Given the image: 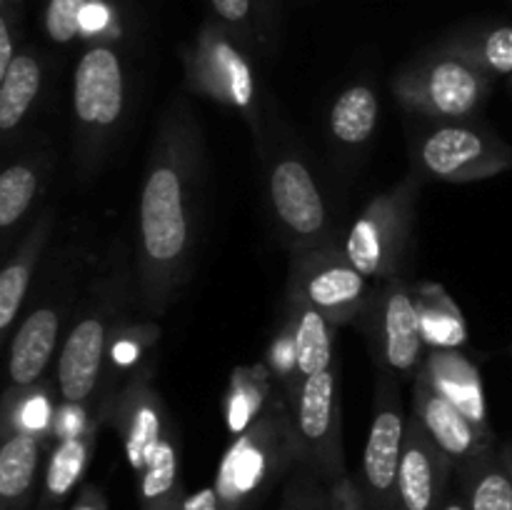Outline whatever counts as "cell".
Returning <instances> with one entry per match:
<instances>
[{"mask_svg":"<svg viewBox=\"0 0 512 510\" xmlns=\"http://www.w3.org/2000/svg\"><path fill=\"white\" fill-rule=\"evenodd\" d=\"M195 150V125L188 105L180 103L158 133L140 193V273L145 298L155 310L178 285L193 245Z\"/></svg>","mask_w":512,"mask_h":510,"instance_id":"cell-1","label":"cell"},{"mask_svg":"<svg viewBox=\"0 0 512 510\" xmlns=\"http://www.w3.org/2000/svg\"><path fill=\"white\" fill-rule=\"evenodd\" d=\"M285 460L283 433L273 425H253L220 463L215 488L223 510H248L283 470Z\"/></svg>","mask_w":512,"mask_h":510,"instance_id":"cell-2","label":"cell"},{"mask_svg":"<svg viewBox=\"0 0 512 510\" xmlns=\"http://www.w3.org/2000/svg\"><path fill=\"white\" fill-rule=\"evenodd\" d=\"M420 160L433 178L465 183L512 170V148L495 135L465 125H443L423 140Z\"/></svg>","mask_w":512,"mask_h":510,"instance_id":"cell-3","label":"cell"},{"mask_svg":"<svg viewBox=\"0 0 512 510\" xmlns=\"http://www.w3.org/2000/svg\"><path fill=\"white\" fill-rule=\"evenodd\" d=\"M295 438L308 470L320 480L345 473L338 443V400H335V373L308 375L298 390L295 405Z\"/></svg>","mask_w":512,"mask_h":510,"instance_id":"cell-4","label":"cell"},{"mask_svg":"<svg viewBox=\"0 0 512 510\" xmlns=\"http://www.w3.org/2000/svg\"><path fill=\"white\" fill-rule=\"evenodd\" d=\"M405 433L408 423L403 408L395 398V390L385 388L378 393L360 470V488L373 510H398V473Z\"/></svg>","mask_w":512,"mask_h":510,"instance_id":"cell-5","label":"cell"},{"mask_svg":"<svg viewBox=\"0 0 512 510\" xmlns=\"http://www.w3.org/2000/svg\"><path fill=\"white\" fill-rule=\"evenodd\" d=\"M408 223V193L375 198L350 228L345 240V260L365 278L388 275L398 263Z\"/></svg>","mask_w":512,"mask_h":510,"instance_id":"cell-6","label":"cell"},{"mask_svg":"<svg viewBox=\"0 0 512 510\" xmlns=\"http://www.w3.org/2000/svg\"><path fill=\"white\" fill-rule=\"evenodd\" d=\"M125 108V78L120 58L110 48H90L75 65L73 110L83 135L98 140L120 120Z\"/></svg>","mask_w":512,"mask_h":510,"instance_id":"cell-7","label":"cell"},{"mask_svg":"<svg viewBox=\"0 0 512 510\" xmlns=\"http://www.w3.org/2000/svg\"><path fill=\"white\" fill-rule=\"evenodd\" d=\"M415 420L430 443L455 465H468L483 453H488L490 430L475 425L460 408H455L448 398L438 393L428 380L420 375L415 383Z\"/></svg>","mask_w":512,"mask_h":510,"instance_id":"cell-8","label":"cell"},{"mask_svg":"<svg viewBox=\"0 0 512 510\" xmlns=\"http://www.w3.org/2000/svg\"><path fill=\"white\" fill-rule=\"evenodd\" d=\"M488 93L483 73L463 60H438L413 85H403L400 95L425 113L448 120L468 118Z\"/></svg>","mask_w":512,"mask_h":510,"instance_id":"cell-9","label":"cell"},{"mask_svg":"<svg viewBox=\"0 0 512 510\" xmlns=\"http://www.w3.org/2000/svg\"><path fill=\"white\" fill-rule=\"evenodd\" d=\"M270 200L275 215L290 235L308 240L323 233L328 213L323 195L303 160L283 158L275 163L270 173Z\"/></svg>","mask_w":512,"mask_h":510,"instance_id":"cell-10","label":"cell"},{"mask_svg":"<svg viewBox=\"0 0 512 510\" xmlns=\"http://www.w3.org/2000/svg\"><path fill=\"white\" fill-rule=\"evenodd\" d=\"M105 343H108V328L103 313L78 320L65 338L58 360V390L68 405H83L93 398L95 385L103 373Z\"/></svg>","mask_w":512,"mask_h":510,"instance_id":"cell-11","label":"cell"},{"mask_svg":"<svg viewBox=\"0 0 512 510\" xmlns=\"http://www.w3.org/2000/svg\"><path fill=\"white\" fill-rule=\"evenodd\" d=\"M450 460L410 418L398 473V510H440Z\"/></svg>","mask_w":512,"mask_h":510,"instance_id":"cell-12","label":"cell"},{"mask_svg":"<svg viewBox=\"0 0 512 510\" xmlns=\"http://www.w3.org/2000/svg\"><path fill=\"white\" fill-rule=\"evenodd\" d=\"M425 330L423 313L400 280L385 293L383 308V358L395 375H408L423 363Z\"/></svg>","mask_w":512,"mask_h":510,"instance_id":"cell-13","label":"cell"},{"mask_svg":"<svg viewBox=\"0 0 512 510\" xmlns=\"http://www.w3.org/2000/svg\"><path fill=\"white\" fill-rule=\"evenodd\" d=\"M118 415L125 458H128L130 468L140 475L153 450L158 448L163 435L168 433L163 418V400L148 383L135 380L128 393H125Z\"/></svg>","mask_w":512,"mask_h":510,"instance_id":"cell-14","label":"cell"},{"mask_svg":"<svg viewBox=\"0 0 512 510\" xmlns=\"http://www.w3.org/2000/svg\"><path fill=\"white\" fill-rule=\"evenodd\" d=\"M60 333V313L55 308H35L15 330L10 343L8 373L13 388H28L48 368Z\"/></svg>","mask_w":512,"mask_h":510,"instance_id":"cell-15","label":"cell"},{"mask_svg":"<svg viewBox=\"0 0 512 510\" xmlns=\"http://www.w3.org/2000/svg\"><path fill=\"white\" fill-rule=\"evenodd\" d=\"M420 375L438 390L443 398H448L455 408L463 410L475 425L488 428V408H485L483 380L478 368L463 355L453 350H435L430 358H425Z\"/></svg>","mask_w":512,"mask_h":510,"instance_id":"cell-16","label":"cell"},{"mask_svg":"<svg viewBox=\"0 0 512 510\" xmlns=\"http://www.w3.org/2000/svg\"><path fill=\"white\" fill-rule=\"evenodd\" d=\"M365 288V275L348 260H328L305 278L303 300L320 310L330 323H345L360 308Z\"/></svg>","mask_w":512,"mask_h":510,"instance_id":"cell-17","label":"cell"},{"mask_svg":"<svg viewBox=\"0 0 512 510\" xmlns=\"http://www.w3.org/2000/svg\"><path fill=\"white\" fill-rule=\"evenodd\" d=\"M40 468L35 430L18 428L0 448V510H28Z\"/></svg>","mask_w":512,"mask_h":510,"instance_id":"cell-18","label":"cell"},{"mask_svg":"<svg viewBox=\"0 0 512 510\" xmlns=\"http://www.w3.org/2000/svg\"><path fill=\"white\" fill-rule=\"evenodd\" d=\"M90 455H93V435L88 430L83 433L60 438L55 445L53 455L48 460L43 480V498H40L38 510H60L65 498L78 488L88 470Z\"/></svg>","mask_w":512,"mask_h":510,"instance_id":"cell-19","label":"cell"},{"mask_svg":"<svg viewBox=\"0 0 512 510\" xmlns=\"http://www.w3.org/2000/svg\"><path fill=\"white\" fill-rule=\"evenodd\" d=\"M138 500L140 510H178L183 503L178 440L170 433L163 435L138 475Z\"/></svg>","mask_w":512,"mask_h":510,"instance_id":"cell-20","label":"cell"},{"mask_svg":"<svg viewBox=\"0 0 512 510\" xmlns=\"http://www.w3.org/2000/svg\"><path fill=\"white\" fill-rule=\"evenodd\" d=\"M48 228L50 218L45 215L30 230V235L23 240L18 253L8 260V265L0 273V333H8L13 320L18 318L20 305H23L25 295H28L30 278H33V265L38 260L40 250H43L45 238H48Z\"/></svg>","mask_w":512,"mask_h":510,"instance_id":"cell-21","label":"cell"},{"mask_svg":"<svg viewBox=\"0 0 512 510\" xmlns=\"http://www.w3.org/2000/svg\"><path fill=\"white\" fill-rule=\"evenodd\" d=\"M43 83L40 63L28 53L15 55L8 73L0 78V130L13 133L23 118L28 115L30 105L35 103Z\"/></svg>","mask_w":512,"mask_h":510,"instance_id":"cell-22","label":"cell"},{"mask_svg":"<svg viewBox=\"0 0 512 510\" xmlns=\"http://www.w3.org/2000/svg\"><path fill=\"white\" fill-rule=\"evenodd\" d=\"M463 498L468 510H512V478L493 450L465 465Z\"/></svg>","mask_w":512,"mask_h":510,"instance_id":"cell-23","label":"cell"},{"mask_svg":"<svg viewBox=\"0 0 512 510\" xmlns=\"http://www.w3.org/2000/svg\"><path fill=\"white\" fill-rule=\"evenodd\" d=\"M330 320L320 310L300 303L298 323L293 335V360L303 378L330 370L333 363V338H330Z\"/></svg>","mask_w":512,"mask_h":510,"instance_id":"cell-24","label":"cell"},{"mask_svg":"<svg viewBox=\"0 0 512 510\" xmlns=\"http://www.w3.org/2000/svg\"><path fill=\"white\" fill-rule=\"evenodd\" d=\"M378 125V98L368 85L343 90L330 110V130L345 145H363Z\"/></svg>","mask_w":512,"mask_h":510,"instance_id":"cell-25","label":"cell"},{"mask_svg":"<svg viewBox=\"0 0 512 510\" xmlns=\"http://www.w3.org/2000/svg\"><path fill=\"white\" fill-rule=\"evenodd\" d=\"M210 78L213 83L208 85L210 90H215L223 98H230L235 105L245 108L253 98V78H250V70L245 65V60L230 48L228 43H215L210 50Z\"/></svg>","mask_w":512,"mask_h":510,"instance_id":"cell-26","label":"cell"},{"mask_svg":"<svg viewBox=\"0 0 512 510\" xmlns=\"http://www.w3.org/2000/svg\"><path fill=\"white\" fill-rule=\"evenodd\" d=\"M38 193V170L28 163L8 165L0 175V228L10 230Z\"/></svg>","mask_w":512,"mask_h":510,"instance_id":"cell-27","label":"cell"},{"mask_svg":"<svg viewBox=\"0 0 512 510\" xmlns=\"http://www.w3.org/2000/svg\"><path fill=\"white\" fill-rule=\"evenodd\" d=\"M85 0H50L45 10V30L55 43H70L83 25Z\"/></svg>","mask_w":512,"mask_h":510,"instance_id":"cell-28","label":"cell"},{"mask_svg":"<svg viewBox=\"0 0 512 510\" xmlns=\"http://www.w3.org/2000/svg\"><path fill=\"white\" fill-rule=\"evenodd\" d=\"M283 510H330L325 485L313 470H305L285 488Z\"/></svg>","mask_w":512,"mask_h":510,"instance_id":"cell-29","label":"cell"},{"mask_svg":"<svg viewBox=\"0 0 512 510\" xmlns=\"http://www.w3.org/2000/svg\"><path fill=\"white\" fill-rule=\"evenodd\" d=\"M325 493H328L330 510H373L368 498H365L360 480H353L350 475L340 473L335 478L325 480Z\"/></svg>","mask_w":512,"mask_h":510,"instance_id":"cell-30","label":"cell"},{"mask_svg":"<svg viewBox=\"0 0 512 510\" xmlns=\"http://www.w3.org/2000/svg\"><path fill=\"white\" fill-rule=\"evenodd\" d=\"M480 63L498 75L512 73V28H498L488 33L480 48Z\"/></svg>","mask_w":512,"mask_h":510,"instance_id":"cell-31","label":"cell"},{"mask_svg":"<svg viewBox=\"0 0 512 510\" xmlns=\"http://www.w3.org/2000/svg\"><path fill=\"white\" fill-rule=\"evenodd\" d=\"M178 510H223L218 488H215V485H208V488L195 490L193 495L183 498Z\"/></svg>","mask_w":512,"mask_h":510,"instance_id":"cell-32","label":"cell"},{"mask_svg":"<svg viewBox=\"0 0 512 510\" xmlns=\"http://www.w3.org/2000/svg\"><path fill=\"white\" fill-rule=\"evenodd\" d=\"M213 8L228 23H243L250 13V0H213Z\"/></svg>","mask_w":512,"mask_h":510,"instance_id":"cell-33","label":"cell"},{"mask_svg":"<svg viewBox=\"0 0 512 510\" xmlns=\"http://www.w3.org/2000/svg\"><path fill=\"white\" fill-rule=\"evenodd\" d=\"M70 510H108V505H105L103 493L93 488V485H88V488H83V493L78 495V500H75Z\"/></svg>","mask_w":512,"mask_h":510,"instance_id":"cell-34","label":"cell"},{"mask_svg":"<svg viewBox=\"0 0 512 510\" xmlns=\"http://www.w3.org/2000/svg\"><path fill=\"white\" fill-rule=\"evenodd\" d=\"M13 60L15 55H13V38H10V28L5 20H0V78L8 73Z\"/></svg>","mask_w":512,"mask_h":510,"instance_id":"cell-35","label":"cell"},{"mask_svg":"<svg viewBox=\"0 0 512 510\" xmlns=\"http://www.w3.org/2000/svg\"><path fill=\"white\" fill-rule=\"evenodd\" d=\"M440 510H468V503H465L463 495H450V498L443 500Z\"/></svg>","mask_w":512,"mask_h":510,"instance_id":"cell-36","label":"cell"},{"mask_svg":"<svg viewBox=\"0 0 512 510\" xmlns=\"http://www.w3.org/2000/svg\"><path fill=\"white\" fill-rule=\"evenodd\" d=\"M500 458H503L505 468H508V473H510V478H512V445H508V448H505L503 453H500Z\"/></svg>","mask_w":512,"mask_h":510,"instance_id":"cell-37","label":"cell"}]
</instances>
